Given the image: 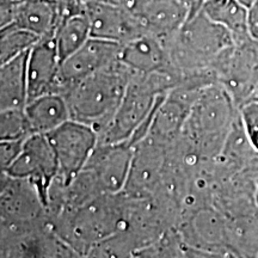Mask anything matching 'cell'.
<instances>
[{
  "instance_id": "obj_7",
  "label": "cell",
  "mask_w": 258,
  "mask_h": 258,
  "mask_svg": "<svg viewBox=\"0 0 258 258\" xmlns=\"http://www.w3.org/2000/svg\"><path fill=\"white\" fill-rule=\"evenodd\" d=\"M212 69L238 106L252 98L258 89V47L253 38L227 48Z\"/></svg>"
},
{
  "instance_id": "obj_21",
  "label": "cell",
  "mask_w": 258,
  "mask_h": 258,
  "mask_svg": "<svg viewBox=\"0 0 258 258\" xmlns=\"http://www.w3.org/2000/svg\"><path fill=\"white\" fill-rule=\"evenodd\" d=\"M40 38L34 32L14 24L2 28L0 29V64L8 62L25 51H29Z\"/></svg>"
},
{
  "instance_id": "obj_1",
  "label": "cell",
  "mask_w": 258,
  "mask_h": 258,
  "mask_svg": "<svg viewBox=\"0 0 258 258\" xmlns=\"http://www.w3.org/2000/svg\"><path fill=\"white\" fill-rule=\"evenodd\" d=\"M238 117L239 106L221 85L213 84L203 88L182 131L188 141L190 156L196 161L217 159Z\"/></svg>"
},
{
  "instance_id": "obj_17",
  "label": "cell",
  "mask_w": 258,
  "mask_h": 258,
  "mask_svg": "<svg viewBox=\"0 0 258 258\" xmlns=\"http://www.w3.org/2000/svg\"><path fill=\"white\" fill-rule=\"evenodd\" d=\"M28 55L25 51L0 67V110L24 108L28 103Z\"/></svg>"
},
{
  "instance_id": "obj_6",
  "label": "cell",
  "mask_w": 258,
  "mask_h": 258,
  "mask_svg": "<svg viewBox=\"0 0 258 258\" xmlns=\"http://www.w3.org/2000/svg\"><path fill=\"white\" fill-rule=\"evenodd\" d=\"M47 138L59 164V175L55 180L67 188L98 146V132L91 125L71 118L47 134Z\"/></svg>"
},
{
  "instance_id": "obj_11",
  "label": "cell",
  "mask_w": 258,
  "mask_h": 258,
  "mask_svg": "<svg viewBox=\"0 0 258 258\" xmlns=\"http://www.w3.org/2000/svg\"><path fill=\"white\" fill-rule=\"evenodd\" d=\"M61 63L54 35L41 37L28 55L29 101L47 93L63 95Z\"/></svg>"
},
{
  "instance_id": "obj_14",
  "label": "cell",
  "mask_w": 258,
  "mask_h": 258,
  "mask_svg": "<svg viewBox=\"0 0 258 258\" xmlns=\"http://www.w3.org/2000/svg\"><path fill=\"white\" fill-rule=\"evenodd\" d=\"M191 0H148L132 10L146 34L165 41L188 19Z\"/></svg>"
},
{
  "instance_id": "obj_3",
  "label": "cell",
  "mask_w": 258,
  "mask_h": 258,
  "mask_svg": "<svg viewBox=\"0 0 258 258\" xmlns=\"http://www.w3.org/2000/svg\"><path fill=\"white\" fill-rule=\"evenodd\" d=\"M164 42L171 64L180 72L212 67L218 57L235 43L233 35L224 25L209 18L202 8L190 10L184 24Z\"/></svg>"
},
{
  "instance_id": "obj_28",
  "label": "cell",
  "mask_w": 258,
  "mask_h": 258,
  "mask_svg": "<svg viewBox=\"0 0 258 258\" xmlns=\"http://www.w3.org/2000/svg\"><path fill=\"white\" fill-rule=\"evenodd\" d=\"M92 2H108V3H117V4H123L124 0H92Z\"/></svg>"
},
{
  "instance_id": "obj_4",
  "label": "cell",
  "mask_w": 258,
  "mask_h": 258,
  "mask_svg": "<svg viewBox=\"0 0 258 258\" xmlns=\"http://www.w3.org/2000/svg\"><path fill=\"white\" fill-rule=\"evenodd\" d=\"M134 148L135 146L128 141L98 144L88 164L66 188L69 190V205L78 207L99 196L123 191L131 171Z\"/></svg>"
},
{
  "instance_id": "obj_19",
  "label": "cell",
  "mask_w": 258,
  "mask_h": 258,
  "mask_svg": "<svg viewBox=\"0 0 258 258\" xmlns=\"http://www.w3.org/2000/svg\"><path fill=\"white\" fill-rule=\"evenodd\" d=\"M201 8L209 18L233 35L235 43L252 38L249 30V9L238 0H202Z\"/></svg>"
},
{
  "instance_id": "obj_16",
  "label": "cell",
  "mask_w": 258,
  "mask_h": 258,
  "mask_svg": "<svg viewBox=\"0 0 258 258\" xmlns=\"http://www.w3.org/2000/svg\"><path fill=\"white\" fill-rule=\"evenodd\" d=\"M25 115L32 134H49L72 118L70 105L62 93H47L28 101Z\"/></svg>"
},
{
  "instance_id": "obj_18",
  "label": "cell",
  "mask_w": 258,
  "mask_h": 258,
  "mask_svg": "<svg viewBox=\"0 0 258 258\" xmlns=\"http://www.w3.org/2000/svg\"><path fill=\"white\" fill-rule=\"evenodd\" d=\"M60 19L57 2L21 0L14 25L27 29L40 37H44L55 34Z\"/></svg>"
},
{
  "instance_id": "obj_31",
  "label": "cell",
  "mask_w": 258,
  "mask_h": 258,
  "mask_svg": "<svg viewBox=\"0 0 258 258\" xmlns=\"http://www.w3.org/2000/svg\"><path fill=\"white\" fill-rule=\"evenodd\" d=\"M82 2L84 3V4H88V3H90V2H92V0H82Z\"/></svg>"
},
{
  "instance_id": "obj_29",
  "label": "cell",
  "mask_w": 258,
  "mask_h": 258,
  "mask_svg": "<svg viewBox=\"0 0 258 258\" xmlns=\"http://www.w3.org/2000/svg\"><path fill=\"white\" fill-rule=\"evenodd\" d=\"M252 99H257V101H258V89H257V91H256V92H254V95H253V97H252V98H251V99H250V101H252ZM247 102H249V101H247Z\"/></svg>"
},
{
  "instance_id": "obj_5",
  "label": "cell",
  "mask_w": 258,
  "mask_h": 258,
  "mask_svg": "<svg viewBox=\"0 0 258 258\" xmlns=\"http://www.w3.org/2000/svg\"><path fill=\"white\" fill-rule=\"evenodd\" d=\"M115 195H103L78 206L67 220V235L73 243L97 246L128 230L121 203Z\"/></svg>"
},
{
  "instance_id": "obj_32",
  "label": "cell",
  "mask_w": 258,
  "mask_h": 258,
  "mask_svg": "<svg viewBox=\"0 0 258 258\" xmlns=\"http://www.w3.org/2000/svg\"><path fill=\"white\" fill-rule=\"evenodd\" d=\"M195 2H198L199 4H201V2H202V0H195Z\"/></svg>"
},
{
  "instance_id": "obj_15",
  "label": "cell",
  "mask_w": 258,
  "mask_h": 258,
  "mask_svg": "<svg viewBox=\"0 0 258 258\" xmlns=\"http://www.w3.org/2000/svg\"><path fill=\"white\" fill-rule=\"evenodd\" d=\"M121 61L137 73H151L172 67L166 43L151 34H144L122 44Z\"/></svg>"
},
{
  "instance_id": "obj_10",
  "label": "cell",
  "mask_w": 258,
  "mask_h": 258,
  "mask_svg": "<svg viewBox=\"0 0 258 258\" xmlns=\"http://www.w3.org/2000/svg\"><path fill=\"white\" fill-rule=\"evenodd\" d=\"M91 35L123 44L146 34L138 16L124 4L91 2L85 4Z\"/></svg>"
},
{
  "instance_id": "obj_33",
  "label": "cell",
  "mask_w": 258,
  "mask_h": 258,
  "mask_svg": "<svg viewBox=\"0 0 258 258\" xmlns=\"http://www.w3.org/2000/svg\"><path fill=\"white\" fill-rule=\"evenodd\" d=\"M54 2H63V0H54Z\"/></svg>"
},
{
  "instance_id": "obj_34",
  "label": "cell",
  "mask_w": 258,
  "mask_h": 258,
  "mask_svg": "<svg viewBox=\"0 0 258 258\" xmlns=\"http://www.w3.org/2000/svg\"><path fill=\"white\" fill-rule=\"evenodd\" d=\"M257 42V47H258V41H256Z\"/></svg>"
},
{
  "instance_id": "obj_23",
  "label": "cell",
  "mask_w": 258,
  "mask_h": 258,
  "mask_svg": "<svg viewBox=\"0 0 258 258\" xmlns=\"http://www.w3.org/2000/svg\"><path fill=\"white\" fill-rule=\"evenodd\" d=\"M239 116L244 132L251 146L258 152V101L252 99L239 106Z\"/></svg>"
},
{
  "instance_id": "obj_20",
  "label": "cell",
  "mask_w": 258,
  "mask_h": 258,
  "mask_svg": "<svg viewBox=\"0 0 258 258\" xmlns=\"http://www.w3.org/2000/svg\"><path fill=\"white\" fill-rule=\"evenodd\" d=\"M91 36V25L86 11L64 17L54 34L61 61L80 49Z\"/></svg>"
},
{
  "instance_id": "obj_27",
  "label": "cell",
  "mask_w": 258,
  "mask_h": 258,
  "mask_svg": "<svg viewBox=\"0 0 258 258\" xmlns=\"http://www.w3.org/2000/svg\"><path fill=\"white\" fill-rule=\"evenodd\" d=\"M238 2L240 3L241 5H244L245 8H247V9H250L251 6L253 5V3L256 2V0H238Z\"/></svg>"
},
{
  "instance_id": "obj_2",
  "label": "cell",
  "mask_w": 258,
  "mask_h": 258,
  "mask_svg": "<svg viewBox=\"0 0 258 258\" xmlns=\"http://www.w3.org/2000/svg\"><path fill=\"white\" fill-rule=\"evenodd\" d=\"M134 72L123 61L71 84L64 91L73 120L103 131L120 106Z\"/></svg>"
},
{
  "instance_id": "obj_9",
  "label": "cell",
  "mask_w": 258,
  "mask_h": 258,
  "mask_svg": "<svg viewBox=\"0 0 258 258\" xmlns=\"http://www.w3.org/2000/svg\"><path fill=\"white\" fill-rule=\"evenodd\" d=\"M3 173L31 182L48 208L50 189L59 175V164L47 135H30L17 159Z\"/></svg>"
},
{
  "instance_id": "obj_25",
  "label": "cell",
  "mask_w": 258,
  "mask_h": 258,
  "mask_svg": "<svg viewBox=\"0 0 258 258\" xmlns=\"http://www.w3.org/2000/svg\"><path fill=\"white\" fill-rule=\"evenodd\" d=\"M21 0H0V29L15 23Z\"/></svg>"
},
{
  "instance_id": "obj_30",
  "label": "cell",
  "mask_w": 258,
  "mask_h": 258,
  "mask_svg": "<svg viewBox=\"0 0 258 258\" xmlns=\"http://www.w3.org/2000/svg\"><path fill=\"white\" fill-rule=\"evenodd\" d=\"M256 200H257V203H258V178H257V190H256Z\"/></svg>"
},
{
  "instance_id": "obj_8",
  "label": "cell",
  "mask_w": 258,
  "mask_h": 258,
  "mask_svg": "<svg viewBox=\"0 0 258 258\" xmlns=\"http://www.w3.org/2000/svg\"><path fill=\"white\" fill-rule=\"evenodd\" d=\"M2 225L10 232H30L44 215V205L36 186L28 179L3 173Z\"/></svg>"
},
{
  "instance_id": "obj_26",
  "label": "cell",
  "mask_w": 258,
  "mask_h": 258,
  "mask_svg": "<svg viewBox=\"0 0 258 258\" xmlns=\"http://www.w3.org/2000/svg\"><path fill=\"white\" fill-rule=\"evenodd\" d=\"M249 30L250 36L258 41V0L249 9Z\"/></svg>"
},
{
  "instance_id": "obj_24",
  "label": "cell",
  "mask_w": 258,
  "mask_h": 258,
  "mask_svg": "<svg viewBox=\"0 0 258 258\" xmlns=\"http://www.w3.org/2000/svg\"><path fill=\"white\" fill-rule=\"evenodd\" d=\"M28 139V138H27ZM27 139H16V140H0V166L4 172L17 159Z\"/></svg>"
},
{
  "instance_id": "obj_22",
  "label": "cell",
  "mask_w": 258,
  "mask_h": 258,
  "mask_svg": "<svg viewBox=\"0 0 258 258\" xmlns=\"http://www.w3.org/2000/svg\"><path fill=\"white\" fill-rule=\"evenodd\" d=\"M32 135L24 108L0 110V140L27 139Z\"/></svg>"
},
{
  "instance_id": "obj_13",
  "label": "cell",
  "mask_w": 258,
  "mask_h": 258,
  "mask_svg": "<svg viewBox=\"0 0 258 258\" xmlns=\"http://www.w3.org/2000/svg\"><path fill=\"white\" fill-rule=\"evenodd\" d=\"M165 165V148L163 143L146 137L134 148L129 177L124 190L139 198L150 192L159 183Z\"/></svg>"
},
{
  "instance_id": "obj_12",
  "label": "cell",
  "mask_w": 258,
  "mask_h": 258,
  "mask_svg": "<svg viewBox=\"0 0 258 258\" xmlns=\"http://www.w3.org/2000/svg\"><path fill=\"white\" fill-rule=\"evenodd\" d=\"M122 44L91 36L84 46L61 63L63 93L71 84L82 80L121 60Z\"/></svg>"
}]
</instances>
